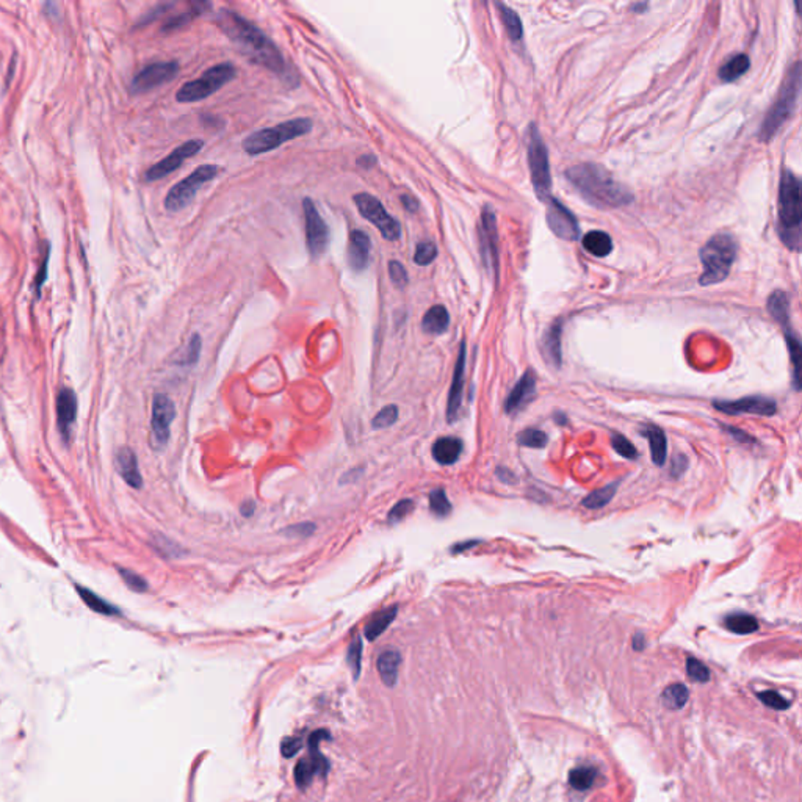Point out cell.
I'll use <instances>...</instances> for the list:
<instances>
[{
  "instance_id": "obj_38",
  "label": "cell",
  "mask_w": 802,
  "mask_h": 802,
  "mask_svg": "<svg viewBox=\"0 0 802 802\" xmlns=\"http://www.w3.org/2000/svg\"><path fill=\"white\" fill-rule=\"evenodd\" d=\"M618 486H619V483H612V485H608L605 487H602V489H597L594 492H591L589 496H586L583 498V502H581V505H583V507L588 508V509H600V508H603V507H605V505H608L613 500L616 491H618Z\"/></svg>"
},
{
  "instance_id": "obj_34",
  "label": "cell",
  "mask_w": 802,
  "mask_h": 802,
  "mask_svg": "<svg viewBox=\"0 0 802 802\" xmlns=\"http://www.w3.org/2000/svg\"><path fill=\"white\" fill-rule=\"evenodd\" d=\"M496 7L498 10L500 19H502L505 28H507L509 38L513 39V41H519V39L522 38V35H524V28H522L520 17L517 16L514 10H511L505 3L497 2Z\"/></svg>"
},
{
  "instance_id": "obj_49",
  "label": "cell",
  "mask_w": 802,
  "mask_h": 802,
  "mask_svg": "<svg viewBox=\"0 0 802 802\" xmlns=\"http://www.w3.org/2000/svg\"><path fill=\"white\" fill-rule=\"evenodd\" d=\"M612 445H613L614 451L623 458L635 459L638 456V450L635 449V445H633L629 439L624 438L623 434L616 433L612 438Z\"/></svg>"
},
{
  "instance_id": "obj_47",
  "label": "cell",
  "mask_w": 802,
  "mask_h": 802,
  "mask_svg": "<svg viewBox=\"0 0 802 802\" xmlns=\"http://www.w3.org/2000/svg\"><path fill=\"white\" fill-rule=\"evenodd\" d=\"M346 660L354 674V677L358 678L360 674V663H362V641H360L359 636L353 638L350 647H348Z\"/></svg>"
},
{
  "instance_id": "obj_27",
  "label": "cell",
  "mask_w": 802,
  "mask_h": 802,
  "mask_svg": "<svg viewBox=\"0 0 802 802\" xmlns=\"http://www.w3.org/2000/svg\"><path fill=\"white\" fill-rule=\"evenodd\" d=\"M450 324L449 311L445 309L442 304H436L431 309H428L422 320V329L427 334L439 335L444 334Z\"/></svg>"
},
{
  "instance_id": "obj_31",
  "label": "cell",
  "mask_w": 802,
  "mask_h": 802,
  "mask_svg": "<svg viewBox=\"0 0 802 802\" xmlns=\"http://www.w3.org/2000/svg\"><path fill=\"white\" fill-rule=\"evenodd\" d=\"M725 629L736 635H751L759 630V620L752 614L734 613L724 619Z\"/></svg>"
},
{
  "instance_id": "obj_13",
  "label": "cell",
  "mask_w": 802,
  "mask_h": 802,
  "mask_svg": "<svg viewBox=\"0 0 802 802\" xmlns=\"http://www.w3.org/2000/svg\"><path fill=\"white\" fill-rule=\"evenodd\" d=\"M179 72V63L177 61H160L153 63L143 68L135 77H133L130 84V91L135 95H141L157 88V86L170 82L176 77Z\"/></svg>"
},
{
  "instance_id": "obj_45",
  "label": "cell",
  "mask_w": 802,
  "mask_h": 802,
  "mask_svg": "<svg viewBox=\"0 0 802 802\" xmlns=\"http://www.w3.org/2000/svg\"><path fill=\"white\" fill-rule=\"evenodd\" d=\"M687 674L688 677L697 683H707L710 680V669L694 656L687 660Z\"/></svg>"
},
{
  "instance_id": "obj_61",
  "label": "cell",
  "mask_w": 802,
  "mask_h": 802,
  "mask_svg": "<svg viewBox=\"0 0 802 802\" xmlns=\"http://www.w3.org/2000/svg\"><path fill=\"white\" fill-rule=\"evenodd\" d=\"M644 636L643 633H636L635 638H633V649L635 650H643L644 649Z\"/></svg>"
},
{
  "instance_id": "obj_19",
  "label": "cell",
  "mask_w": 802,
  "mask_h": 802,
  "mask_svg": "<svg viewBox=\"0 0 802 802\" xmlns=\"http://www.w3.org/2000/svg\"><path fill=\"white\" fill-rule=\"evenodd\" d=\"M534 392H536V376L531 370H527L505 401V412L507 414L519 412L533 398Z\"/></svg>"
},
{
  "instance_id": "obj_37",
  "label": "cell",
  "mask_w": 802,
  "mask_h": 802,
  "mask_svg": "<svg viewBox=\"0 0 802 802\" xmlns=\"http://www.w3.org/2000/svg\"><path fill=\"white\" fill-rule=\"evenodd\" d=\"M785 331V339H787V345H788V351H790V358H792V364H793V384L794 387L801 389V342L798 337L793 334V329L792 326L783 329Z\"/></svg>"
},
{
  "instance_id": "obj_50",
  "label": "cell",
  "mask_w": 802,
  "mask_h": 802,
  "mask_svg": "<svg viewBox=\"0 0 802 802\" xmlns=\"http://www.w3.org/2000/svg\"><path fill=\"white\" fill-rule=\"evenodd\" d=\"M757 697L761 701V704L772 708V710H787L790 707V702L785 699V697H782L781 694L777 693V691H763V693H757Z\"/></svg>"
},
{
  "instance_id": "obj_4",
  "label": "cell",
  "mask_w": 802,
  "mask_h": 802,
  "mask_svg": "<svg viewBox=\"0 0 802 802\" xmlns=\"http://www.w3.org/2000/svg\"><path fill=\"white\" fill-rule=\"evenodd\" d=\"M736 249L735 238L729 234H718L705 243L701 249V262L704 265V271L699 277L701 286H714L729 276L736 257Z\"/></svg>"
},
{
  "instance_id": "obj_41",
  "label": "cell",
  "mask_w": 802,
  "mask_h": 802,
  "mask_svg": "<svg viewBox=\"0 0 802 802\" xmlns=\"http://www.w3.org/2000/svg\"><path fill=\"white\" fill-rule=\"evenodd\" d=\"M208 7H211V5H208V3H195V5H191V10L185 11V13L179 14V16L173 17V19L168 21L166 24H165V27H164V32H173V30H176V28L184 27L185 24H188L190 21H193L197 14H201L202 10H206Z\"/></svg>"
},
{
  "instance_id": "obj_52",
  "label": "cell",
  "mask_w": 802,
  "mask_h": 802,
  "mask_svg": "<svg viewBox=\"0 0 802 802\" xmlns=\"http://www.w3.org/2000/svg\"><path fill=\"white\" fill-rule=\"evenodd\" d=\"M389 275H391L392 282L398 288H404L408 286L409 282L408 271H406L403 264H400L398 260H391V262H389Z\"/></svg>"
},
{
  "instance_id": "obj_29",
  "label": "cell",
  "mask_w": 802,
  "mask_h": 802,
  "mask_svg": "<svg viewBox=\"0 0 802 802\" xmlns=\"http://www.w3.org/2000/svg\"><path fill=\"white\" fill-rule=\"evenodd\" d=\"M768 311L772 318H774L777 323H781V326L783 329L792 326V323H790V300L785 292H782V290L772 292L768 300Z\"/></svg>"
},
{
  "instance_id": "obj_15",
  "label": "cell",
  "mask_w": 802,
  "mask_h": 802,
  "mask_svg": "<svg viewBox=\"0 0 802 802\" xmlns=\"http://www.w3.org/2000/svg\"><path fill=\"white\" fill-rule=\"evenodd\" d=\"M202 146H204V141H202V139H190V141L180 144L179 148L174 149L164 160H160L159 164L150 166L146 174H144V179H146L148 182H154V180L166 177L168 174H171L173 171H176L177 168L182 166L185 160L191 159V157L199 153Z\"/></svg>"
},
{
  "instance_id": "obj_2",
  "label": "cell",
  "mask_w": 802,
  "mask_h": 802,
  "mask_svg": "<svg viewBox=\"0 0 802 802\" xmlns=\"http://www.w3.org/2000/svg\"><path fill=\"white\" fill-rule=\"evenodd\" d=\"M566 177L581 197L597 208H618L630 204L633 195L616 182L605 168L596 164H580L566 171Z\"/></svg>"
},
{
  "instance_id": "obj_60",
  "label": "cell",
  "mask_w": 802,
  "mask_h": 802,
  "mask_svg": "<svg viewBox=\"0 0 802 802\" xmlns=\"http://www.w3.org/2000/svg\"><path fill=\"white\" fill-rule=\"evenodd\" d=\"M375 164H376V159H375L373 155H370V154H367V155H362V157H360V159L358 160V165H359V166H362V168H370V166H373Z\"/></svg>"
},
{
  "instance_id": "obj_18",
  "label": "cell",
  "mask_w": 802,
  "mask_h": 802,
  "mask_svg": "<svg viewBox=\"0 0 802 802\" xmlns=\"http://www.w3.org/2000/svg\"><path fill=\"white\" fill-rule=\"evenodd\" d=\"M464 375H466V342L462 340L461 346H459L455 373H453L449 401H447V417H449V422H455L458 412L461 409L464 392Z\"/></svg>"
},
{
  "instance_id": "obj_39",
  "label": "cell",
  "mask_w": 802,
  "mask_h": 802,
  "mask_svg": "<svg viewBox=\"0 0 802 802\" xmlns=\"http://www.w3.org/2000/svg\"><path fill=\"white\" fill-rule=\"evenodd\" d=\"M201 346H202L201 337H199V334H195L190 339L187 346L184 348V351L180 353L179 356H177L176 364L177 365H184V367H187V365L196 364L197 359H199V354H201Z\"/></svg>"
},
{
  "instance_id": "obj_55",
  "label": "cell",
  "mask_w": 802,
  "mask_h": 802,
  "mask_svg": "<svg viewBox=\"0 0 802 802\" xmlns=\"http://www.w3.org/2000/svg\"><path fill=\"white\" fill-rule=\"evenodd\" d=\"M301 746H303V743H301L300 738H286L281 745L282 755L287 759L293 757V755L300 751Z\"/></svg>"
},
{
  "instance_id": "obj_51",
  "label": "cell",
  "mask_w": 802,
  "mask_h": 802,
  "mask_svg": "<svg viewBox=\"0 0 802 802\" xmlns=\"http://www.w3.org/2000/svg\"><path fill=\"white\" fill-rule=\"evenodd\" d=\"M119 575H121V578L124 580V583L129 589L135 591V592H144L148 589L146 580H144L143 577H139L138 574L129 571V569H119Z\"/></svg>"
},
{
  "instance_id": "obj_59",
  "label": "cell",
  "mask_w": 802,
  "mask_h": 802,
  "mask_svg": "<svg viewBox=\"0 0 802 802\" xmlns=\"http://www.w3.org/2000/svg\"><path fill=\"white\" fill-rule=\"evenodd\" d=\"M48 260H49V253H46L44 260H43V265H41V271H39V275L37 277V281H38V290H39V287L43 286V282L46 281V273H48Z\"/></svg>"
},
{
  "instance_id": "obj_48",
  "label": "cell",
  "mask_w": 802,
  "mask_h": 802,
  "mask_svg": "<svg viewBox=\"0 0 802 802\" xmlns=\"http://www.w3.org/2000/svg\"><path fill=\"white\" fill-rule=\"evenodd\" d=\"M153 545L160 555L168 556V558H177L180 555H184V550L180 549L177 544H174L173 540H170L165 536H159V534H157V536L154 538Z\"/></svg>"
},
{
  "instance_id": "obj_36",
  "label": "cell",
  "mask_w": 802,
  "mask_h": 802,
  "mask_svg": "<svg viewBox=\"0 0 802 802\" xmlns=\"http://www.w3.org/2000/svg\"><path fill=\"white\" fill-rule=\"evenodd\" d=\"M77 591L80 597H82V600L86 603V607L91 608L92 612H96L99 614H106V616H113V614H118V608L112 603H108L106 598L99 597L95 592L90 591V589H85V588H80L77 586Z\"/></svg>"
},
{
  "instance_id": "obj_62",
  "label": "cell",
  "mask_w": 802,
  "mask_h": 802,
  "mask_svg": "<svg viewBox=\"0 0 802 802\" xmlns=\"http://www.w3.org/2000/svg\"><path fill=\"white\" fill-rule=\"evenodd\" d=\"M253 513H254V503L253 502H246L245 505H243V509H242L243 516L249 517V516H253Z\"/></svg>"
},
{
  "instance_id": "obj_17",
  "label": "cell",
  "mask_w": 802,
  "mask_h": 802,
  "mask_svg": "<svg viewBox=\"0 0 802 802\" xmlns=\"http://www.w3.org/2000/svg\"><path fill=\"white\" fill-rule=\"evenodd\" d=\"M713 408L716 411L724 412L729 415L738 414H755V415H772L776 414L777 404L774 400L760 397V395H752V397H745L740 400L727 401V400H716L713 401Z\"/></svg>"
},
{
  "instance_id": "obj_53",
  "label": "cell",
  "mask_w": 802,
  "mask_h": 802,
  "mask_svg": "<svg viewBox=\"0 0 802 802\" xmlns=\"http://www.w3.org/2000/svg\"><path fill=\"white\" fill-rule=\"evenodd\" d=\"M412 509H414V502H412V500L409 498L400 500V502L391 509V513H389V520H391L392 524L393 522L403 520Z\"/></svg>"
},
{
  "instance_id": "obj_40",
  "label": "cell",
  "mask_w": 802,
  "mask_h": 802,
  "mask_svg": "<svg viewBox=\"0 0 802 802\" xmlns=\"http://www.w3.org/2000/svg\"><path fill=\"white\" fill-rule=\"evenodd\" d=\"M517 442L522 447H528V449H544L549 442V436L540 429L528 428L517 436Z\"/></svg>"
},
{
  "instance_id": "obj_43",
  "label": "cell",
  "mask_w": 802,
  "mask_h": 802,
  "mask_svg": "<svg viewBox=\"0 0 802 802\" xmlns=\"http://www.w3.org/2000/svg\"><path fill=\"white\" fill-rule=\"evenodd\" d=\"M436 257H438V246L433 242H420L415 248L414 253V262L420 266H427L433 264Z\"/></svg>"
},
{
  "instance_id": "obj_6",
  "label": "cell",
  "mask_w": 802,
  "mask_h": 802,
  "mask_svg": "<svg viewBox=\"0 0 802 802\" xmlns=\"http://www.w3.org/2000/svg\"><path fill=\"white\" fill-rule=\"evenodd\" d=\"M312 119L309 118L290 119L275 127H268V129L251 133V135L243 139L242 146L249 155L270 153V150L279 148L284 143L292 141L295 138L309 133L312 130Z\"/></svg>"
},
{
  "instance_id": "obj_14",
  "label": "cell",
  "mask_w": 802,
  "mask_h": 802,
  "mask_svg": "<svg viewBox=\"0 0 802 802\" xmlns=\"http://www.w3.org/2000/svg\"><path fill=\"white\" fill-rule=\"evenodd\" d=\"M480 234V246L481 255L487 266V270H492L493 275H498V234H497V222L496 213H493L489 206L485 207L483 215H481V224L478 229Z\"/></svg>"
},
{
  "instance_id": "obj_25",
  "label": "cell",
  "mask_w": 802,
  "mask_h": 802,
  "mask_svg": "<svg viewBox=\"0 0 802 802\" xmlns=\"http://www.w3.org/2000/svg\"><path fill=\"white\" fill-rule=\"evenodd\" d=\"M643 436L647 439L650 456L656 466H665L666 455H667V440L666 434L661 428L655 425H649L643 429Z\"/></svg>"
},
{
  "instance_id": "obj_26",
  "label": "cell",
  "mask_w": 802,
  "mask_h": 802,
  "mask_svg": "<svg viewBox=\"0 0 802 802\" xmlns=\"http://www.w3.org/2000/svg\"><path fill=\"white\" fill-rule=\"evenodd\" d=\"M542 353L547 362L560 367L561 365V322L550 324L542 337Z\"/></svg>"
},
{
  "instance_id": "obj_12",
  "label": "cell",
  "mask_w": 802,
  "mask_h": 802,
  "mask_svg": "<svg viewBox=\"0 0 802 802\" xmlns=\"http://www.w3.org/2000/svg\"><path fill=\"white\" fill-rule=\"evenodd\" d=\"M174 418H176V406L173 400L164 393L155 395L153 409H150V433H153V445L155 449H164L168 444Z\"/></svg>"
},
{
  "instance_id": "obj_28",
  "label": "cell",
  "mask_w": 802,
  "mask_h": 802,
  "mask_svg": "<svg viewBox=\"0 0 802 802\" xmlns=\"http://www.w3.org/2000/svg\"><path fill=\"white\" fill-rule=\"evenodd\" d=\"M583 248L596 257H605L613 251V242L607 232L591 231L583 237Z\"/></svg>"
},
{
  "instance_id": "obj_56",
  "label": "cell",
  "mask_w": 802,
  "mask_h": 802,
  "mask_svg": "<svg viewBox=\"0 0 802 802\" xmlns=\"http://www.w3.org/2000/svg\"><path fill=\"white\" fill-rule=\"evenodd\" d=\"M687 466H688V461H687V458H685V456H678V458L674 459V461H672V467H671L672 476H680V475H682L685 472V470H687Z\"/></svg>"
},
{
  "instance_id": "obj_23",
  "label": "cell",
  "mask_w": 802,
  "mask_h": 802,
  "mask_svg": "<svg viewBox=\"0 0 802 802\" xmlns=\"http://www.w3.org/2000/svg\"><path fill=\"white\" fill-rule=\"evenodd\" d=\"M431 453L436 462L442 464V466H451L461 456L462 440L453 438V436H445V438L436 440Z\"/></svg>"
},
{
  "instance_id": "obj_20",
  "label": "cell",
  "mask_w": 802,
  "mask_h": 802,
  "mask_svg": "<svg viewBox=\"0 0 802 802\" xmlns=\"http://www.w3.org/2000/svg\"><path fill=\"white\" fill-rule=\"evenodd\" d=\"M75 417H77V397L72 389H61L57 398V420L61 438L66 440L71 434Z\"/></svg>"
},
{
  "instance_id": "obj_44",
  "label": "cell",
  "mask_w": 802,
  "mask_h": 802,
  "mask_svg": "<svg viewBox=\"0 0 802 802\" xmlns=\"http://www.w3.org/2000/svg\"><path fill=\"white\" fill-rule=\"evenodd\" d=\"M315 772H318V771L312 761L300 760L298 765H296V768H295L296 785H298L300 788H306L312 782L313 774H315Z\"/></svg>"
},
{
  "instance_id": "obj_3",
  "label": "cell",
  "mask_w": 802,
  "mask_h": 802,
  "mask_svg": "<svg viewBox=\"0 0 802 802\" xmlns=\"http://www.w3.org/2000/svg\"><path fill=\"white\" fill-rule=\"evenodd\" d=\"M777 232L788 249H801V182L792 171H783L779 187Z\"/></svg>"
},
{
  "instance_id": "obj_33",
  "label": "cell",
  "mask_w": 802,
  "mask_h": 802,
  "mask_svg": "<svg viewBox=\"0 0 802 802\" xmlns=\"http://www.w3.org/2000/svg\"><path fill=\"white\" fill-rule=\"evenodd\" d=\"M689 691L683 683H674L661 693V702L667 710H680L687 705Z\"/></svg>"
},
{
  "instance_id": "obj_54",
  "label": "cell",
  "mask_w": 802,
  "mask_h": 802,
  "mask_svg": "<svg viewBox=\"0 0 802 802\" xmlns=\"http://www.w3.org/2000/svg\"><path fill=\"white\" fill-rule=\"evenodd\" d=\"M313 531H315V525L311 524V522H304V524H296L292 527H287L282 533L287 534V536H293V538H306V536H311Z\"/></svg>"
},
{
  "instance_id": "obj_9",
  "label": "cell",
  "mask_w": 802,
  "mask_h": 802,
  "mask_svg": "<svg viewBox=\"0 0 802 802\" xmlns=\"http://www.w3.org/2000/svg\"><path fill=\"white\" fill-rule=\"evenodd\" d=\"M219 168L217 165H201L185 179L177 182L174 187L168 191L165 197V208L168 212H179L187 207L191 201L195 199L197 191L202 185L207 184L208 180L215 179L218 174Z\"/></svg>"
},
{
  "instance_id": "obj_21",
  "label": "cell",
  "mask_w": 802,
  "mask_h": 802,
  "mask_svg": "<svg viewBox=\"0 0 802 802\" xmlns=\"http://www.w3.org/2000/svg\"><path fill=\"white\" fill-rule=\"evenodd\" d=\"M370 237L364 231L354 229L350 234L348 242V264L354 271H362L367 268L370 260Z\"/></svg>"
},
{
  "instance_id": "obj_1",
  "label": "cell",
  "mask_w": 802,
  "mask_h": 802,
  "mask_svg": "<svg viewBox=\"0 0 802 802\" xmlns=\"http://www.w3.org/2000/svg\"><path fill=\"white\" fill-rule=\"evenodd\" d=\"M217 24L248 60L273 72H282L286 69V61L276 44L253 22L235 11L222 10L217 16Z\"/></svg>"
},
{
  "instance_id": "obj_24",
  "label": "cell",
  "mask_w": 802,
  "mask_h": 802,
  "mask_svg": "<svg viewBox=\"0 0 802 802\" xmlns=\"http://www.w3.org/2000/svg\"><path fill=\"white\" fill-rule=\"evenodd\" d=\"M400 665H401V655H400L398 650L387 649L380 656H378V661H376L378 672H380L382 682H384L387 687H393V685L397 683Z\"/></svg>"
},
{
  "instance_id": "obj_57",
  "label": "cell",
  "mask_w": 802,
  "mask_h": 802,
  "mask_svg": "<svg viewBox=\"0 0 802 802\" xmlns=\"http://www.w3.org/2000/svg\"><path fill=\"white\" fill-rule=\"evenodd\" d=\"M725 431H730V434L734 436L736 440H740L741 444H751L754 442V439L751 436H747L745 431H741V429H736V428H732V427H725Z\"/></svg>"
},
{
  "instance_id": "obj_22",
  "label": "cell",
  "mask_w": 802,
  "mask_h": 802,
  "mask_svg": "<svg viewBox=\"0 0 802 802\" xmlns=\"http://www.w3.org/2000/svg\"><path fill=\"white\" fill-rule=\"evenodd\" d=\"M116 469L127 485L133 489L143 486V476L139 473L137 455L130 449H121L116 453Z\"/></svg>"
},
{
  "instance_id": "obj_16",
  "label": "cell",
  "mask_w": 802,
  "mask_h": 802,
  "mask_svg": "<svg viewBox=\"0 0 802 802\" xmlns=\"http://www.w3.org/2000/svg\"><path fill=\"white\" fill-rule=\"evenodd\" d=\"M545 206H547V213H545V217H547V224L551 232H554L556 237L563 238V240L569 242L577 240L580 235V229L578 222L577 218L574 217V213L551 196L545 201Z\"/></svg>"
},
{
  "instance_id": "obj_58",
  "label": "cell",
  "mask_w": 802,
  "mask_h": 802,
  "mask_svg": "<svg viewBox=\"0 0 802 802\" xmlns=\"http://www.w3.org/2000/svg\"><path fill=\"white\" fill-rule=\"evenodd\" d=\"M400 199H401V204H403V207L406 208V211H409V212H417V208H418V201L415 199L414 196H411V195H401Z\"/></svg>"
},
{
  "instance_id": "obj_10",
  "label": "cell",
  "mask_w": 802,
  "mask_h": 802,
  "mask_svg": "<svg viewBox=\"0 0 802 802\" xmlns=\"http://www.w3.org/2000/svg\"><path fill=\"white\" fill-rule=\"evenodd\" d=\"M354 204L365 219L375 224V228L381 232L386 240H398L401 235V226L397 219L387 213L386 207L378 197L369 193H359L354 196Z\"/></svg>"
},
{
  "instance_id": "obj_11",
  "label": "cell",
  "mask_w": 802,
  "mask_h": 802,
  "mask_svg": "<svg viewBox=\"0 0 802 802\" xmlns=\"http://www.w3.org/2000/svg\"><path fill=\"white\" fill-rule=\"evenodd\" d=\"M304 223H306V243L312 257H320L326 253L331 242V232L313 201L306 197L303 201Z\"/></svg>"
},
{
  "instance_id": "obj_8",
  "label": "cell",
  "mask_w": 802,
  "mask_h": 802,
  "mask_svg": "<svg viewBox=\"0 0 802 802\" xmlns=\"http://www.w3.org/2000/svg\"><path fill=\"white\" fill-rule=\"evenodd\" d=\"M527 146H528V165H530L533 187L539 199L545 202L550 197L551 174L547 148H545L536 124H531L530 129H528Z\"/></svg>"
},
{
  "instance_id": "obj_7",
  "label": "cell",
  "mask_w": 802,
  "mask_h": 802,
  "mask_svg": "<svg viewBox=\"0 0 802 802\" xmlns=\"http://www.w3.org/2000/svg\"><path fill=\"white\" fill-rule=\"evenodd\" d=\"M235 66L231 63H219L201 75L199 79L191 80L182 85L176 92V99L179 102H199L202 99L215 95V92L223 88L226 84H229L232 79L235 77Z\"/></svg>"
},
{
  "instance_id": "obj_32",
  "label": "cell",
  "mask_w": 802,
  "mask_h": 802,
  "mask_svg": "<svg viewBox=\"0 0 802 802\" xmlns=\"http://www.w3.org/2000/svg\"><path fill=\"white\" fill-rule=\"evenodd\" d=\"M749 66H751V60L746 54H738L732 57L727 63H724L719 69V79L723 82H734V80L740 79L745 74Z\"/></svg>"
},
{
  "instance_id": "obj_35",
  "label": "cell",
  "mask_w": 802,
  "mask_h": 802,
  "mask_svg": "<svg viewBox=\"0 0 802 802\" xmlns=\"http://www.w3.org/2000/svg\"><path fill=\"white\" fill-rule=\"evenodd\" d=\"M597 777V770L592 766H578L574 768L569 774V783L577 792H588V790L594 785V781Z\"/></svg>"
},
{
  "instance_id": "obj_42",
  "label": "cell",
  "mask_w": 802,
  "mask_h": 802,
  "mask_svg": "<svg viewBox=\"0 0 802 802\" xmlns=\"http://www.w3.org/2000/svg\"><path fill=\"white\" fill-rule=\"evenodd\" d=\"M429 508L438 517H447L451 513V503L444 489H434L429 493Z\"/></svg>"
},
{
  "instance_id": "obj_46",
  "label": "cell",
  "mask_w": 802,
  "mask_h": 802,
  "mask_svg": "<svg viewBox=\"0 0 802 802\" xmlns=\"http://www.w3.org/2000/svg\"><path fill=\"white\" fill-rule=\"evenodd\" d=\"M398 418V408L395 404H389L386 408H382L378 414L373 417V422H371V425H373L375 429H384L392 427L395 422H397Z\"/></svg>"
},
{
  "instance_id": "obj_30",
  "label": "cell",
  "mask_w": 802,
  "mask_h": 802,
  "mask_svg": "<svg viewBox=\"0 0 802 802\" xmlns=\"http://www.w3.org/2000/svg\"><path fill=\"white\" fill-rule=\"evenodd\" d=\"M397 613H398V608L391 607V608L382 609V612L375 614L373 618L369 620V624L365 625V636H367V639H370V641H375V639L380 638L382 633L389 629V625L393 623Z\"/></svg>"
},
{
  "instance_id": "obj_5",
  "label": "cell",
  "mask_w": 802,
  "mask_h": 802,
  "mask_svg": "<svg viewBox=\"0 0 802 802\" xmlns=\"http://www.w3.org/2000/svg\"><path fill=\"white\" fill-rule=\"evenodd\" d=\"M801 92V63L798 61L790 71L788 77L783 84L781 92L772 104L768 115L765 116L763 123H761L759 138L760 141H770V139L776 135L779 129L783 126V123L792 116L794 112L796 104H798V97Z\"/></svg>"
}]
</instances>
